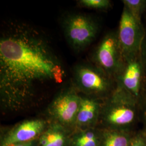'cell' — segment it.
<instances>
[{"label":"cell","mask_w":146,"mask_h":146,"mask_svg":"<svg viewBox=\"0 0 146 146\" xmlns=\"http://www.w3.org/2000/svg\"><path fill=\"white\" fill-rule=\"evenodd\" d=\"M61 61L43 32L11 22L0 36V101L3 110L19 111L33 103L41 89L62 83Z\"/></svg>","instance_id":"1"},{"label":"cell","mask_w":146,"mask_h":146,"mask_svg":"<svg viewBox=\"0 0 146 146\" xmlns=\"http://www.w3.org/2000/svg\"><path fill=\"white\" fill-rule=\"evenodd\" d=\"M138 110L139 101L130 94L116 88L104 100L99 122L111 129L125 128L135 122Z\"/></svg>","instance_id":"2"},{"label":"cell","mask_w":146,"mask_h":146,"mask_svg":"<svg viewBox=\"0 0 146 146\" xmlns=\"http://www.w3.org/2000/svg\"><path fill=\"white\" fill-rule=\"evenodd\" d=\"M84 95L104 100L116 88L115 80L93 63H80L73 69L72 84Z\"/></svg>","instance_id":"3"},{"label":"cell","mask_w":146,"mask_h":146,"mask_svg":"<svg viewBox=\"0 0 146 146\" xmlns=\"http://www.w3.org/2000/svg\"><path fill=\"white\" fill-rule=\"evenodd\" d=\"M64 35L69 45L75 52L84 50L94 41L100 29L94 17L86 14L72 13L62 22Z\"/></svg>","instance_id":"4"},{"label":"cell","mask_w":146,"mask_h":146,"mask_svg":"<svg viewBox=\"0 0 146 146\" xmlns=\"http://www.w3.org/2000/svg\"><path fill=\"white\" fill-rule=\"evenodd\" d=\"M123 61L117 31L106 34L95 48L91 56V62L114 80Z\"/></svg>","instance_id":"5"},{"label":"cell","mask_w":146,"mask_h":146,"mask_svg":"<svg viewBox=\"0 0 146 146\" xmlns=\"http://www.w3.org/2000/svg\"><path fill=\"white\" fill-rule=\"evenodd\" d=\"M81 99L80 94L73 86L62 90L48 107L47 114L51 122L66 128L75 127Z\"/></svg>","instance_id":"6"},{"label":"cell","mask_w":146,"mask_h":146,"mask_svg":"<svg viewBox=\"0 0 146 146\" xmlns=\"http://www.w3.org/2000/svg\"><path fill=\"white\" fill-rule=\"evenodd\" d=\"M145 33L142 22L138 21L123 6L117 34L123 58L135 56L140 52Z\"/></svg>","instance_id":"7"},{"label":"cell","mask_w":146,"mask_h":146,"mask_svg":"<svg viewBox=\"0 0 146 146\" xmlns=\"http://www.w3.org/2000/svg\"><path fill=\"white\" fill-rule=\"evenodd\" d=\"M146 72L140 54L124 58L115 78L116 88L130 94L139 102Z\"/></svg>","instance_id":"8"},{"label":"cell","mask_w":146,"mask_h":146,"mask_svg":"<svg viewBox=\"0 0 146 146\" xmlns=\"http://www.w3.org/2000/svg\"><path fill=\"white\" fill-rule=\"evenodd\" d=\"M46 125L47 121L42 119L23 121L5 134L1 140V146L35 140L46 130Z\"/></svg>","instance_id":"9"},{"label":"cell","mask_w":146,"mask_h":146,"mask_svg":"<svg viewBox=\"0 0 146 146\" xmlns=\"http://www.w3.org/2000/svg\"><path fill=\"white\" fill-rule=\"evenodd\" d=\"M81 98L75 127L91 128L99 122L104 100L86 95H81Z\"/></svg>","instance_id":"10"},{"label":"cell","mask_w":146,"mask_h":146,"mask_svg":"<svg viewBox=\"0 0 146 146\" xmlns=\"http://www.w3.org/2000/svg\"><path fill=\"white\" fill-rule=\"evenodd\" d=\"M67 140L66 128L57 123L51 122L40 137L38 146H66Z\"/></svg>","instance_id":"11"},{"label":"cell","mask_w":146,"mask_h":146,"mask_svg":"<svg viewBox=\"0 0 146 146\" xmlns=\"http://www.w3.org/2000/svg\"><path fill=\"white\" fill-rule=\"evenodd\" d=\"M101 139L93 128L78 131L71 140L72 146H100Z\"/></svg>","instance_id":"12"},{"label":"cell","mask_w":146,"mask_h":146,"mask_svg":"<svg viewBox=\"0 0 146 146\" xmlns=\"http://www.w3.org/2000/svg\"><path fill=\"white\" fill-rule=\"evenodd\" d=\"M131 142L128 135L119 130L110 129L104 131L100 146H129Z\"/></svg>","instance_id":"13"},{"label":"cell","mask_w":146,"mask_h":146,"mask_svg":"<svg viewBox=\"0 0 146 146\" xmlns=\"http://www.w3.org/2000/svg\"><path fill=\"white\" fill-rule=\"evenodd\" d=\"M122 3L136 20L142 22L146 13V0H123Z\"/></svg>","instance_id":"14"},{"label":"cell","mask_w":146,"mask_h":146,"mask_svg":"<svg viewBox=\"0 0 146 146\" xmlns=\"http://www.w3.org/2000/svg\"><path fill=\"white\" fill-rule=\"evenodd\" d=\"M77 3L81 7L96 11H107L112 6L110 0H80Z\"/></svg>","instance_id":"15"},{"label":"cell","mask_w":146,"mask_h":146,"mask_svg":"<svg viewBox=\"0 0 146 146\" xmlns=\"http://www.w3.org/2000/svg\"><path fill=\"white\" fill-rule=\"evenodd\" d=\"M139 110L142 113L143 120L146 124V76L145 80L140 98L139 102Z\"/></svg>","instance_id":"16"},{"label":"cell","mask_w":146,"mask_h":146,"mask_svg":"<svg viewBox=\"0 0 146 146\" xmlns=\"http://www.w3.org/2000/svg\"><path fill=\"white\" fill-rule=\"evenodd\" d=\"M140 56L146 72V28L143 39L142 40L140 49Z\"/></svg>","instance_id":"17"},{"label":"cell","mask_w":146,"mask_h":146,"mask_svg":"<svg viewBox=\"0 0 146 146\" xmlns=\"http://www.w3.org/2000/svg\"><path fill=\"white\" fill-rule=\"evenodd\" d=\"M129 146H146L145 140L141 136H138L131 141Z\"/></svg>","instance_id":"18"},{"label":"cell","mask_w":146,"mask_h":146,"mask_svg":"<svg viewBox=\"0 0 146 146\" xmlns=\"http://www.w3.org/2000/svg\"><path fill=\"white\" fill-rule=\"evenodd\" d=\"M36 140L34 141L28 142H23V143H19L13 145H11L8 146H35L36 143Z\"/></svg>","instance_id":"19"}]
</instances>
